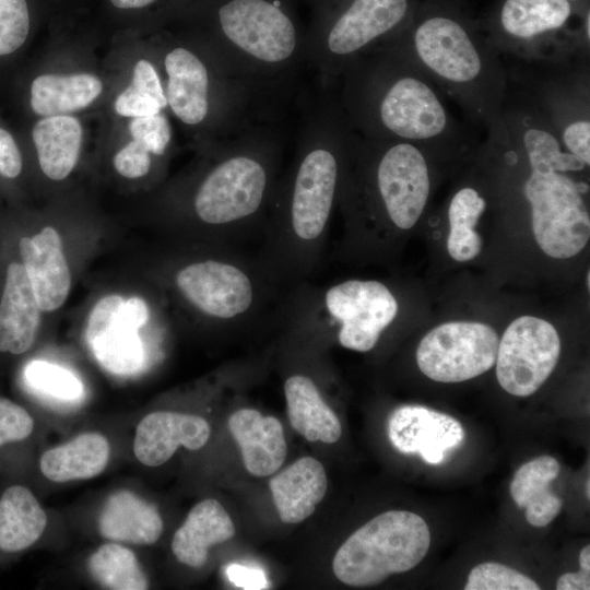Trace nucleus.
I'll return each instance as SVG.
<instances>
[{
  "mask_svg": "<svg viewBox=\"0 0 590 590\" xmlns=\"http://www.w3.org/2000/svg\"><path fill=\"white\" fill-rule=\"evenodd\" d=\"M378 45L420 68L485 137L507 140L503 119L507 67L488 37L464 20L436 11L406 23Z\"/></svg>",
  "mask_w": 590,
  "mask_h": 590,
  "instance_id": "2",
  "label": "nucleus"
},
{
  "mask_svg": "<svg viewBox=\"0 0 590 590\" xmlns=\"http://www.w3.org/2000/svg\"><path fill=\"white\" fill-rule=\"evenodd\" d=\"M409 0H344L323 12L305 36V61L318 85L334 87L359 55L399 32L409 21Z\"/></svg>",
  "mask_w": 590,
  "mask_h": 590,
  "instance_id": "7",
  "label": "nucleus"
},
{
  "mask_svg": "<svg viewBox=\"0 0 590 590\" xmlns=\"http://www.w3.org/2000/svg\"><path fill=\"white\" fill-rule=\"evenodd\" d=\"M155 0H110V2L119 9H137L149 5Z\"/></svg>",
  "mask_w": 590,
  "mask_h": 590,
  "instance_id": "42",
  "label": "nucleus"
},
{
  "mask_svg": "<svg viewBox=\"0 0 590 590\" xmlns=\"http://www.w3.org/2000/svg\"><path fill=\"white\" fill-rule=\"evenodd\" d=\"M30 31L26 0H0V56L20 48Z\"/></svg>",
  "mask_w": 590,
  "mask_h": 590,
  "instance_id": "36",
  "label": "nucleus"
},
{
  "mask_svg": "<svg viewBox=\"0 0 590 590\" xmlns=\"http://www.w3.org/2000/svg\"><path fill=\"white\" fill-rule=\"evenodd\" d=\"M211 428L201 416L169 411L145 415L135 428L133 452L146 467L167 462L179 447L199 450L209 440Z\"/></svg>",
  "mask_w": 590,
  "mask_h": 590,
  "instance_id": "17",
  "label": "nucleus"
},
{
  "mask_svg": "<svg viewBox=\"0 0 590 590\" xmlns=\"http://www.w3.org/2000/svg\"><path fill=\"white\" fill-rule=\"evenodd\" d=\"M17 248L40 310L61 307L71 288V273L59 233L46 226L32 237H21Z\"/></svg>",
  "mask_w": 590,
  "mask_h": 590,
  "instance_id": "18",
  "label": "nucleus"
},
{
  "mask_svg": "<svg viewBox=\"0 0 590 590\" xmlns=\"http://www.w3.org/2000/svg\"><path fill=\"white\" fill-rule=\"evenodd\" d=\"M34 428L35 420L28 410L0 394V455L28 440Z\"/></svg>",
  "mask_w": 590,
  "mask_h": 590,
  "instance_id": "35",
  "label": "nucleus"
},
{
  "mask_svg": "<svg viewBox=\"0 0 590 590\" xmlns=\"http://www.w3.org/2000/svg\"><path fill=\"white\" fill-rule=\"evenodd\" d=\"M114 166L126 178L143 177L151 168V153L132 140L116 153Z\"/></svg>",
  "mask_w": 590,
  "mask_h": 590,
  "instance_id": "38",
  "label": "nucleus"
},
{
  "mask_svg": "<svg viewBox=\"0 0 590 590\" xmlns=\"http://www.w3.org/2000/svg\"><path fill=\"white\" fill-rule=\"evenodd\" d=\"M433 158L416 144L353 131L340 198L361 200L397 228L410 229L428 204Z\"/></svg>",
  "mask_w": 590,
  "mask_h": 590,
  "instance_id": "5",
  "label": "nucleus"
},
{
  "mask_svg": "<svg viewBox=\"0 0 590 590\" xmlns=\"http://www.w3.org/2000/svg\"><path fill=\"white\" fill-rule=\"evenodd\" d=\"M269 486L281 520L299 523L324 497L328 480L321 462L303 457L273 476Z\"/></svg>",
  "mask_w": 590,
  "mask_h": 590,
  "instance_id": "21",
  "label": "nucleus"
},
{
  "mask_svg": "<svg viewBox=\"0 0 590 590\" xmlns=\"http://www.w3.org/2000/svg\"><path fill=\"white\" fill-rule=\"evenodd\" d=\"M577 0H505L496 31L488 39L500 54L524 62L566 57L555 39L569 21Z\"/></svg>",
  "mask_w": 590,
  "mask_h": 590,
  "instance_id": "12",
  "label": "nucleus"
},
{
  "mask_svg": "<svg viewBox=\"0 0 590 590\" xmlns=\"http://www.w3.org/2000/svg\"><path fill=\"white\" fill-rule=\"evenodd\" d=\"M148 319L149 307L141 297L108 295L97 302L85 338L104 368L116 375H131L143 366L145 352L139 329Z\"/></svg>",
  "mask_w": 590,
  "mask_h": 590,
  "instance_id": "13",
  "label": "nucleus"
},
{
  "mask_svg": "<svg viewBox=\"0 0 590 590\" xmlns=\"http://www.w3.org/2000/svg\"><path fill=\"white\" fill-rule=\"evenodd\" d=\"M102 90L101 80L92 74H44L32 83L31 106L40 116L67 115L88 106Z\"/></svg>",
  "mask_w": 590,
  "mask_h": 590,
  "instance_id": "29",
  "label": "nucleus"
},
{
  "mask_svg": "<svg viewBox=\"0 0 590 590\" xmlns=\"http://www.w3.org/2000/svg\"><path fill=\"white\" fill-rule=\"evenodd\" d=\"M580 569L590 573V545L587 544L579 554Z\"/></svg>",
  "mask_w": 590,
  "mask_h": 590,
  "instance_id": "43",
  "label": "nucleus"
},
{
  "mask_svg": "<svg viewBox=\"0 0 590 590\" xmlns=\"http://www.w3.org/2000/svg\"><path fill=\"white\" fill-rule=\"evenodd\" d=\"M540 586L520 571L494 562L473 567L464 590H539Z\"/></svg>",
  "mask_w": 590,
  "mask_h": 590,
  "instance_id": "34",
  "label": "nucleus"
},
{
  "mask_svg": "<svg viewBox=\"0 0 590 590\" xmlns=\"http://www.w3.org/2000/svg\"><path fill=\"white\" fill-rule=\"evenodd\" d=\"M47 514L32 489L21 483L0 492V556L28 550L43 535Z\"/></svg>",
  "mask_w": 590,
  "mask_h": 590,
  "instance_id": "24",
  "label": "nucleus"
},
{
  "mask_svg": "<svg viewBox=\"0 0 590 590\" xmlns=\"http://www.w3.org/2000/svg\"><path fill=\"white\" fill-rule=\"evenodd\" d=\"M498 335L486 323L451 321L427 332L416 350L420 370L437 382L470 380L489 370L496 361Z\"/></svg>",
  "mask_w": 590,
  "mask_h": 590,
  "instance_id": "10",
  "label": "nucleus"
},
{
  "mask_svg": "<svg viewBox=\"0 0 590 590\" xmlns=\"http://www.w3.org/2000/svg\"><path fill=\"white\" fill-rule=\"evenodd\" d=\"M234 534V523L224 507L216 499L206 498L191 508L175 532L172 551L181 564L200 568L208 559L209 548Z\"/></svg>",
  "mask_w": 590,
  "mask_h": 590,
  "instance_id": "23",
  "label": "nucleus"
},
{
  "mask_svg": "<svg viewBox=\"0 0 590 590\" xmlns=\"http://www.w3.org/2000/svg\"><path fill=\"white\" fill-rule=\"evenodd\" d=\"M531 62L536 66L533 71H507L529 88L563 148L589 166V55L575 54Z\"/></svg>",
  "mask_w": 590,
  "mask_h": 590,
  "instance_id": "9",
  "label": "nucleus"
},
{
  "mask_svg": "<svg viewBox=\"0 0 590 590\" xmlns=\"http://www.w3.org/2000/svg\"><path fill=\"white\" fill-rule=\"evenodd\" d=\"M210 55L234 80L276 111L293 97L305 36L278 0H224L215 11Z\"/></svg>",
  "mask_w": 590,
  "mask_h": 590,
  "instance_id": "4",
  "label": "nucleus"
},
{
  "mask_svg": "<svg viewBox=\"0 0 590 590\" xmlns=\"http://www.w3.org/2000/svg\"><path fill=\"white\" fill-rule=\"evenodd\" d=\"M32 137L43 173L52 180L64 179L79 158L80 121L68 115L47 116L34 126Z\"/></svg>",
  "mask_w": 590,
  "mask_h": 590,
  "instance_id": "28",
  "label": "nucleus"
},
{
  "mask_svg": "<svg viewBox=\"0 0 590 590\" xmlns=\"http://www.w3.org/2000/svg\"><path fill=\"white\" fill-rule=\"evenodd\" d=\"M23 380L28 388L59 400L73 401L83 396V385L68 369L35 359L23 368Z\"/></svg>",
  "mask_w": 590,
  "mask_h": 590,
  "instance_id": "33",
  "label": "nucleus"
},
{
  "mask_svg": "<svg viewBox=\"0 0 590 590\" xmlns=\"http://www.w3.org/2000/svg\"><path fill=\"white\" fill-rule=\"evenodd\" d=\"M560 465L551 456H540L522 464L509 486L512 500L526 509L529 524L542 528L551 523L562 509V499L550 488Z\"/></svg>",
  "mask_w": 590,
  "mask_h": 590,
  "instance_id": "26",
  "label": "nucleus"
},
{
  "mask_svg": "<svg viewBox=\"0 0 590 590\" xmlns=\"http://www.w3.org/2000/svg\"><path fill=\"white\" fill-rule=\"evenodd\" d=\"M429 545V529L420 515L389 510L347 538L333 557L332 569L345 585L374 586L417 566Z\"/></svg>",
  "mask_w": 590,
  "mask_h": 590,
  "instance_id": "8",
  "label": "nucleus"
},
{
  "mask_svg": "<svg viewBox=\"0 0 590 590\" xmlns=\"http://www.w3.org/2000/svg\"><path fill=\"white\" fill-rule=\"evenodd\" d=\"M587 286L590 287V274L589 271L587 272Z\"/></svg>",
  "mask_w": 590,
  "mask_h": 590,
  "instance_id": "45",
  "label": "nucleus"
},
{
  "mask_svg": "<svg viewBox=\"0 0 590 590\" xmlns=\"http://www.w3.org/2000/svg\"><path fill=\"white\" fill-rule=\"evenodd\" d=\"M388 436L402 453H417L428 464H439L464 440V428L455 417L420 405H404L391 414Z\"/></svg>",
  "mask_w": 590,
  "mask_h": 590,
  "instance_id": "16",
  "label": "nucleus"
},
{
  "mask_svg": "<svg viewBox=\"0 0 590 590\" xmlns=\"http://www.w3.org/2000/svg\"><path fill=\"white\" fill-rule=\"evenodd\" d=\"M353 130L333 87L302 99L297 148L271 204L278 224L298 247L320 243L341 186Z\"/></svg>",
  "mask_w": 590,
  "mask_h": 590,
  "instance_id": "3",
  "label": "nucleus"
},
{
  "mask_svg": "<svg viewBox=\"0 0 590 590\" xmlns=\"http://www.w3.org/2000/svg\"><path fill=\"white\" fill-rule=\"evenodd\" d=\"M212 57V56H211ZM167 105L184 125L211 128L219 138L272 120L276 111L189 47L170 48L164 57Z\"/></svg>",
  "mask_w": 590,
  "mask_h": 590,
  "instance_id": "6",
  "label": "nucleus"
},
{
  "mask_svg": "<svg viewBox=\"0 0 590 590\" xmlns=\"http://www.w3.org/2000/svg\"><path fill=\"white\" fill-rule=\"evenodd\" d=\"M560 355L557 330L545 319L521 316L498 341L496 378L509 394L528 397L547 380Z\"/></svg>",
  "mask_w": 590,
  "mask_h": 590,
  "instance_id": "11",
  "label": "nucleus"
},
{
  "mask_svg": "<svg viewBox=\"0 0 590 590\" xmlns=\"http://www.w3.org/2000/svg\"><path fill=\"white\" fill-rule=\"evenodd\" d=\"M487 208V200L480 189L464 185L455 191L447 210L449 235L447 250L458 262L474 259L482 249L481 236L475 231Z\"/></svg>",
  "mask_w": 590,
  "mask_h": 590,
  "instance_id": "30",
  "label": "nucleus"
},
{
  "mask_svg": "<svg viewBox=\"0 0 590 590\" xmlns=\"http://www.w3.org/2000/svg\"><path fill=\"white\" fill-rule=\"evenodd\" d=\"M109 458L108 439L101 433L87 432L46 450L38 467L47 480L66 483L95 477L105 470Z\"/></svg>",
  "mask_w": 590,
  "mask_h": 590,
  "instance_id": "25",
  "label": "nucleus"
},
{
  "mask_svg": "<svg viewBox=\"0 0 590 590\" xmlns=\"http://www.w3.org/2000/svg\"><path fill=\"white\" fill-rule=\"evenodd\" d=\"M226 575L235 586L246 590L266 589L269 585L264 573L255 567L231 564L226 567Z\"/></svg>",
  "mask_w": 590,
  "mask_h": 590,
  "instance_id": "40",
  "label": "nucleus"
},
{
  "mask_svg": "<svg viewBox=\"0 0 590 590\" xmlns=\"http://www.w3.org/2000/svg\"><path fill=\"white\" fill-rule=\"evenodd\" d=\"M163 528L157 508L127 489L113 493L98 518L101 535L119 543L154 544L161 538Z\"/></svg>",
  "mask_w": 590,
  "mask_h": 590,
  "instance_id": "22",
  "label": "nucleus"
},
{
  "mask_svg": "<svg viewBox=\"0 0 590 590\" xmlns=\"http://www.w3.org/2000/svg\"><path fill=\"white\" fill-rule=\"evenodd\" d=\"M228 427L251 475L268 476L281 468L287 448L279 420L253 409H241L231 415Z\"/></svg>",
  "mask_w": 590,
  "mask_h": 590,
  "instance_id": "20",
  "label": "nucleus"
},
{
  "mask_svg": "<svg viewBox=\"0 0 590 590\" xmlns=\"http://www.w3.org/2000/svg\"><path fill=\"white\" fill-rule=\"evenodd\" d=\"M589 483H590V482H589V480H587V482H586L587 486H586V489H585V492H586V495H587V498H588V499H589V497H590V488H589Z\"/></svg>",
  "mask_w": 590,
  "mask_h": 590,
  "instance_id": "44",
  "label": "nucleus"
},
{
  "mask_svg": "<svg viewBox=\"0 0 590 590\" xmlns=\"http://www.w3.org/2000/svg\"><path fill=\"white\" fill-rule=\"evenodd\" d=\"M40 311L23 264L9 262L0 294V355L20 356L31 350Z\"/></svg>",
  "mask_w": 590,
  "mask_h": 590,
  "instance_id": "19",
  "label": "nucleus"
},
{
  "mask_svg": "<svg viewBox=\"0 0 590 590\" xmlns=\"http://www.w3.org/2000/svg\"><path fill=\"white\" fill-rule=\"evenodd\" d=\"M167 106L165 90L155 67L149 60L140 59L134 66L131 84L115 102L116 113L137 118L158 114Z\"/></svg>",
  "mask_w": 590,
  "mask_h": 590,
  "instance_id": "32",
  "label": "nucleus"
},
{
  "mask_svg": "<svg viewBox=\"0 0 590 590\" xmlns=\"http://www.w3.org/2000/svg\"><path fill=\"white\" fill-rule=\"evenodd\" d=\"M339 101L350 127L376 140L405 141L434 158L462 156L476 133L450 111L439 87L402 55L377 45L343 72Z\"/></svg>",
  "mask_w": 590,
  "mask_h": 590,
  "instance_id": "1",
  "label": "nucleus"
},
{
  "mask_svg": "<svg viewBox=\"0 0 590 590\" xmlns=\"http://www.w3.org/2000/svg\"><path fill=\"white\" fill-rule=\"evenodd\" d=\"M21 170V152L12 135L0 128V175L12 179L17 177Z\"/></svg>",
  "mask_w": 590,
  "mask_h": 590,
  "instance_id": "39",
  "label": "nucleus"
},
{
  "mask_svg": "<svg viewBox=\"0 0 590 590\" xmlns=\"http://www.w3.org/2000/svg\"><path fill=\"white\" fill-rule=\"evenodd\" d=\"M557 590H589L590 574L583 570L578 573H566L558 577L556 581Z\"/></svg>",
  "mask_w": 590,
  "mask_h": 590,
  "instance_id": "41",
  "label": "nucleus"
},
{
  "mask_svg": "<svg viewBox=\"0 0 590 590\" xmlns=\"http://www.w3.org/2000/svg\"><path fill=\"white\" fill-rule=\"evenodd\" d=\"M284 393L292 427L309 441L333 444L341 437V423L307 376L286 379Z\"/></svg>",
  "mask_w": 590,
  "mask_h": 590,
  "instance_id": "27",
  "label": "nucleus"
},
{
  "mask_svg": "<svg viewBox=\"0 0 590 590\" xmlns=\"http://www.w3.org/2000/svg\"><path fill=\"white\" fill-rule=\"evenodd\" d=\"M182 296L198 310L220 320H235L253 305L255 285L234 262L203 260L190 263L176 275Z\"/></svg>",
  "mask_w": 590,
  "mask_h": 590,
  "instance_id": "15",
  "label": "nucleus"
},
{
  "mask_svg": "<svg viewBox=\"0 0 590 590\" xmlns=\"http://www.w3.org/2000/svg\"><path fill=\"white\" fill-rule=\"evenodd\" d=\"M93 579L113 590H144L149 580L133 551L119 542L101 545L88 559Z\"/></svg>",
  "mask_w": 590,
  "mask_h": 590,
  "instance_id": "31",
  "label": "nucleus"
},
{
  "mask_svg": "<svg viewBox=\"0 0 590 590\" xmlns=\"http://www.w3.org/2000/svg\"><path fill=\"white\" fill-rule=\"evenodd\" d=\"M324 307L340 323V344L356 352L376 346L399 308L391 291L374 280H347L331 286L324 294Z\"/></svg>",
  "mask_w": 590,
  "mask_h": 590,
  "instance_id": "14",
  "label": "nucleus"
},
{
  "mask_svg": "<svg viewBox=\"0 0 590 590\" xmlns=\"http://www.w3.org/2000/svg\"><path fill=\"white\" fill-rule=\"evenodd\" d=\"M129 130L134 141L157 156L165 153L172 140L170 123L163 111L133 118Z\"/></svg>",
  "mask_w": 590,
  "mask_h": 590,
  "instance_id": "37",
  "label": "nucleus"
}]
</instances>
